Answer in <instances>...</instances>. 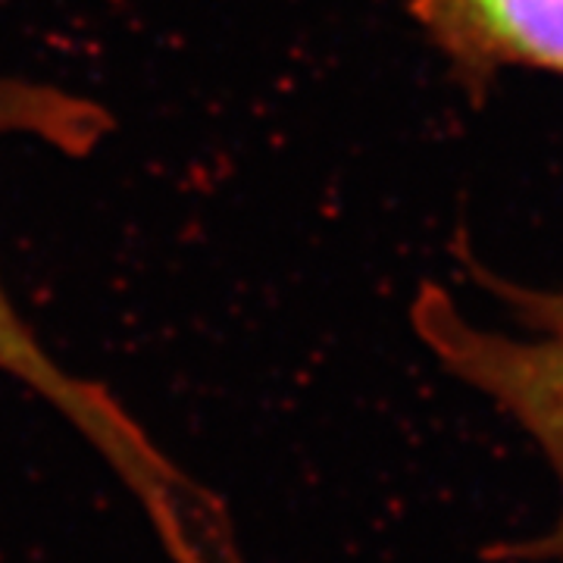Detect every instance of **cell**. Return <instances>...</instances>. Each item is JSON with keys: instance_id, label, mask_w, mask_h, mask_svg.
<instances>
[{"instance_id": "obj_3", "label": "cell", "mask_w": 563, "mask_h": 563, "mask_svg": "<svg viewBox=\"0 0 563 563\" xmlns=\"http://www.w3.org/2000/svg\"><path fill=\"white\" fill-rule=\"evenodd\" d=\"M410 10L473 88L510 66L563 76V0H410Z\"/></svg>"}, {"instance_id": "obj_1", "label": "cell", "mask_w": 563, "mask_h": 563, "mask_svg": "<svg viewBox=\"0 0 563 563\" xmlns=\"http://www.w3.org/2000/svg\"><path fill=\"white\" fill-rule=\"evenodd\" d=\"M479 279L514 313V332L463 317L442 288H422L413 301V325L448 373L485 395L539 444L558 479L561 507L551 526L495 548V558L563 563V288H523L485 273Z\"/></svg>"}, {"instance_id": "obj_2", "label": "cell", "mask_w": 563, "mask_h": 563, "mask_svg": "<svg viewBox=\"0 0 563 563\" xmlns=\"http://www.w3.org/2000/svg\"><path fill=\"white\" fill-rule=\"evenodd\" d=\"M110 117L98 103L85 101L51 85L0 81V139L32 135L54 144L63 154L81 157L110 132ZM0 373L38 391L54 410L79 429L85 439H98L117 417V401L101 385L85 383L54 361L32 325L7 298L0 282Z\"/></svg>"}]
</instances>
